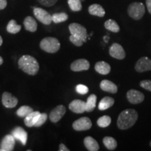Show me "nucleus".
<instances>
[{
	"mask_svg": "<svg viewBox=\"0 0 151 151\" xmlns=\"http://www.w3.org/2000/svg\"><path fill=\"white\" fill-rule=\"evenodd\" d=\"M59 150L60 151H69V150L67 148V146H66L65 144L61 143L59 146Z\"/></svg>",
	"mask_w": 151,
	"mask_h": 151,
	"instance_id": "obj_38",
	"label": "nucleus"
},
{
	"mask_svg": "<svg viewBox=\"0 0 151 151\" xmlns=\"http://www.w3.org/2000/svg\"><path fill=\"white\" fill-rule=\"evenodd\" d=\"M33 109L31 108L28 106H22L20 107L16 111L17 116L20 117V118H25L28 115L33 112Z\"/></svg>",
	"mask_w": 151,
	"mask_h": 151,
	"instance_id": "obj_28",
	"label": "nucleus"
},
{
	"mask_svg": "<svg viewBox=\"0 0 151 151\" xmlns=\"http://www.w3.org/2000/svg\"><path fill=\"white\" fill-rule=\"evenodd\" d=\"M84 145L89 151H97L99 150V143L91 137H87L85 138Z\"/></svg>",
	"mask_w": 151,
	"mask_h": 151,
	"instance_id": "obj_20",
	"label": "nucleus"
},
{
	"mask_svg": "<svg viewBox=\"0 0 151 151\" xmlns=\"http://www.w3.org/2000/svg\"><path fill=\"white\" fill-rule=\"evenodd\" d=\"M97 125L100 127H107L108 126L110 125L111 123V118L109 116H104L100 117L97 120Z\"/></svg>",
	"mask_w": 151,
	"mask_h": 151,
	"instance_id": "obj_30",
	"label": "nucleus"
},
{
	"mask_svg": "<svg viewBox=\"0 0 151 151\" xmlns=\"http://www.w3.org/2000/svg\"><path fill=\"white\" fill-rule=\"evenodd\" d=\"M69 8L73 11H80L82 10V4L81 0H68Z\"/></svg>",
	"mask_w": 151,
	"mask_h": 151,
	"instance_id": "obj_31",
	"label": "nucleus"
},
{
	"mask_svg": "<svg viewBox=\"0 0 151 151\" xmlns=\"http://www.w3.org/2000/svg\"><path fill=\"white\" fill-rule=\"evenodd\" d=\"M12 134L5 136L0 144V151H11L14 150L16 141Z\"/></svg>",
	"mask_w": 151,
	"mask_h": 151,
	"instance_id": "obj_9",
	"label": "nucleus"
},
{
	"mask_svg": "<svg viewBox=\"0 0 151 151\" xmlns=\"http://www.w3.org/2000/svg\"><path fill=\"white\" fill-rule=\"evenodd\" d=\"M100 88L105 92H110V93H116L118 92V87L112 81L109 80H103L100 83Z\"/></svg>",
	"mask_w": 151,
	"mask_h": 151,
	"instance_id": "obj_17",
	"label": "nucleus"
},
{
	"mask_svg": "<svg viewBox=\"0 0 151 151\" xmlns=\"http://www.w3.org/2000/svg\"><path fill=\"white\" fill-rule=\"evenodd\" d=\"M7 5L6 0H0V10L5 9Z\"/></svg>",
	"mask_w": 151,
	"mask_h": 151,
	"instance_id": "obj_37",
	"label": "nucleus"
},
{
	"mask_svg": "<svg viewBox=\"0 0 151 151\" xmlns=\"http://www.w3.org/2000/svg\"><path fill=\"white\" fill-rule=\"evenodd\" d=\"M68 19V15L65 13H58L52 16V20L54 23H60L66 21Z\"/></svg>",
	"mask_w": 151,
	"mask_h": 151,
	"instance_id": "obj_29",
	"label": "nucleus"
},
{
	"mask_svg": "<svg viewBox=\"0 0 151 151\" xmlns=\"http://www.w3.org/2000/svg\"><path fill=\"white\" fill-rule=\"evenodd\" d=\"M69 108L75 113H83L86 111V102L80 99H75L69 104Z\"/></svg>",
	"mask_w": 151,
	"mask_h": 151,
	"instance_id": "obj_15",
	"label": "nucleus"
},
{
	"mask_svg": "<svg viewBox=\"0 0 151 151\" xmlns=\"http://www.w3.org/2000/svg\"><path fill=\"white\" fill-rule=\"evenodd\" d=\"M18 66L24 73L31 76L37 74L39 69V65L37 60L31 55L22 56L18 60Z\"/></svg>",
	"mask_w": 151,
	"mask_h": 151,
	"instance_id": "obj_2",
	"label": "nucleus"
},
{
	"mask_svg": "<svg viewBox=\"0 0 151 151\" xmlns=\"http://www.w3.org/2000/svg\"><path fill=\"white\" fill-rule=\"evenodd\" d=\"M94 69L97 73L101 75H107L111 71V66L107 62L101 61L96 63L94 66Z\"/></svg>",
	"mask_w": 151,
	"mask_h": 151,
	"instance_id": "obj_18",
	"label": "nucleus"
},
{
	"mask_svg": "<svg viewBox=\"0 0 151 151\" xmlns=\"http://www.w3.org/2000/svg\"><path fill=\"white\" fill-rule=\"evenodd\" d=\"M92 122L88 117H83L73 122V128L76 131H86L92 127Z\"/></svg>",
	"mask_w": 151,
	"mask_h": 151,
	"instance_id": "obj_7",
	"label": "nucleus"
},
{
	"mask_svg": "<svg viewBox=\"0 0 151 151\" xmlns=\"http://www.w3.org/2000/svg\"><path fill=\"white\" fill-rule=\"evenodd\" d=\"M66 113V108L65 106L59 105L52 109L49 114V119L52 122H58Z\"/></svg>",
	"mask_w": 151,
	"mask_h": 151,
	"instance_id": "obj_11",
	"label": "nucleus"
},
{
	"mask_svg": "<svg viewBox=\"0 0 151 151\" xmlns=\"http://www.w3.org/2000/svg\"><path fill=\"white\" fill-rule=\"evenodd\" d=\"M40 48L48 53H55L60 50V43L54 37H46L40 42Z\"/></svg>",
	"mask_w": 151,
	"mask_h": 151,
	"instance_id": "obj_3",
	"label": "nucleus"
},
{
	"mask_svg": "<svg viewBox=\"0 0 151 151\" xmlns=\"http://www.w3.org/2000/svg\"><path fill=\"white\" fill-rule=\"evenodd\" d=\"M150 146H151V141H150Z\"/></svg>",
	"mask_w": 151,
	"mask_h": 151,
	"instance_id": "obj_42",
	"label": "nucleus"
},
{
	"mask_svg": "<svg viewBox=\"0 0 151 151\" xmlns=\"http://www.w3.org/2000/svg\"><path fill=\"white\" fill-rule=\"evenodd\" d=\"M127 100L131 104H137L144 100V94L136 90H130L127 92Z\"/></svg>",
	"mask_w": 151,
	"mask_h": 151,
	"instance_id": "obj_12",
	"label": "nucleus"
},
{
	"mask_svg": "<svg viewBox=\"0 0 151 151\" xmlns=\"http://www.w3.org/2000/svg\"><path fill=\"white\" fill-rule=\"evenodd\" d=\"M69 40L73 44H74L75 46H81L83 44V41L78 37H76L74 35H71L70 37H69Z\"/></svg>",
	"mask_w": 151,
	"mask_h": 151,
	"instance_id": "obj_33",
	"label": "nucleus"
},
{
	"mask_svg": "<svg viewBox=\"0 0 151 151\" xmlns=\"http://www.w3.org/2000/svg\"><path fill=\"white\" fill-rule=\"evenodd\" d=\"M41 4H42L45 6H52L55 4L58 0H38Z\"/></svg>",
	"mask_w": 151,
	"mask_h": 151,
	"instance_id": "obj_36",
	"label": "nucleus"
},
{
	"mask_svg": "<svg viewBox=\"0 0 151 151\" xmlns=\"http://www.w3.org/2000/svg\"><path fill=\"white\" fill-rule=\"evenodd\" d=\"M146 9L143 3L133 2L130 4L127 9L128 15L134 20H139L144 16Z\"/></svg>",
	"mask_w": 151,
	"mask_h": 151,
	"instance_id": "obj_4",
	"label": "nucleus"
},
{
	"mask_svg": "<svg viewBox=\"0 0 151 151\" xmlns=\"http://www.w3.org/2000/svg\"><path fill=\"white\" fill-rule=\"evenodd\" d=\"M34 15L39 21L48 25L52 22V16L44 9L41 8L34 9Z\"/></svg>",
	"mask_w": 151,
	"mask_h": 151,
	"instance_id": "obj_6",
	"label": "nucleus"
},
{
	"mask_svg": "<svg viewBox=\"0 0 151 151\" xmlns=\"http://www.w3.org/2000/svg\"><path fill=\"white\" fill-rule=\"evenodd\" d=\"M146 6L148 12L151 14V0H146Z\"/></svg>",
	"mask_w": 151,
	"mask_h": 151,
	"instance_id": "obj_39",
	"label": "nucleus"
},
{
	"mask_svg": "<svg viewBox=\"0 0 151 151\" xmlns=\"http://www.w3.org/2000/svg\"><path fill=\"white\" fill-rule=\"evenodd\" d=\"M3 59H2V58H1V56H0V65H2V63H3Z\"/></svg>",
	"mask_w": 151,
	"mask_h": 151,
	"instance_id": "obj_41",
	"label": "nucleus"
},
{
	"mask_svg": "<svg viewBox=\"0 0 151 151\" xmlns=\"http://www.w3.org/2000/svg\"><path fill=\"white\" fill-rule=\"evenodd\" d=\"M18 100L12 94L8 92H4L2 94V104L6 108H14L18 104Z\"/></svg>",
	"mask_w": 151,
	"mask_h": 151,
	"instance_id": "obj_13",
	"label": "nucleus"
},
{
	"mask_svg": "<svg viewBox=\"0 0 151 151\" xmlns=\"http://www.w3.org/2000/svg\"><path fill=\"white\" fill-rule=\"evenodd\" d=\"M104 27L106 29L112 32L117 33L120 31V27H119L118 24L112 19H109L105 22Z\"/></svg>",
	"mask_w": 151,
	"mask_h": 151,
	"instance_id": "obj_26",
	"label": "nucleus"
},
{
	"mask_svg": "<svg viewBox=\"0 0 151 151\" xmlns=\"http://www.w3.org/2000/svg\"><path fill=\"white\" fill-rule=\"evenodd\" d=\"M81 1H84V0H81Z\"/></svg>",
	"mask_w": 151,
	"mask_h": 151,
	"instance_id": "obj_43",
	"label": "nucleus"
},
{
	"mask_svg": "<svg viewBox=\"0 0 151 151\" xmlns=\"http://www.w3.org/2000/svg\"><path fill=\"white\" fill-rule=\"evenodd\" d=\"M47 119H48V115H47L46 113H41L39 118H38L37 122H36V124H35V127H41V125H43V124L46 122Z\"/></svg>",
	"mask_w": 151,
	"mask_h": 151,
	"instance_id": "obj_32",
	"label": "nucleus"
},
{
	"mask_svg": "<svg viewBox=\"0 0 151 151\" xmlns=\"http://www.w3.org/2000/svg\"><path fill=\"white\" fill-rule=\"evenodd\" d=\"M20 29H21V26L17 24L15 20H10L7 24L6 30L8 32L11 34L18 33L20 31Z\"/></svg>",
	"mask_w": 151,
	"mask_h": 151,
	"instance_id": "obj_27",
	"label": "nucleus"
},
{
	"mask_svg": "<svg viewBox=\"0 0 151 151\" xmlns=\"http://www.w3.org/2000/svg\"><path fill=\"white\" fill-rule=\"evenodd\" d=\"M70 68L71 70L76 72L88 70L90 68V62L86 59H78L72 62Z\"/></svg>",
	"mask_w": 151,
	"mask_h": 151,
	"instance_id": "obj_14",
	"label": "nucleus"
},
{
	"mask_svg": "<svg viewBox=\"0 0 151 151\" xmlns=\"http://www.w3.org/2000/svg\"><path fill=\"white\" fill-rule=\"evenodd\" d=\"M24 28L27 31L31 32H35L37 29V22L31 16H27L24 18L23 22Z\"/></svg>",
	"mask_w": 151,
	"mask_h": 151,
	"instance_id": "obj_22",
	"label": "nucleus"
},
{
	"mask_svg": "<svg viewBox=\"0 0 151 151\" xmlns=\"http://www.w3.org/2000/svg\"><path fill=\"white\" fill-rule=\"evenodd\" d=\"M41 113L39 111H33L30 114L28 115L24 118V122L27 127H31L35 126V124L37 122L38 118H39V116H40Z\"/></svg>",
	"mask_w": 151,
	"mask_h": 151,
	"instance_id": "obj_19",
	"label": "nucleus"
},
{
	"mask_svg": "<svg viewBox=\"0 0 151 151\" xmlns=\"http://www.w3.org/2000/svg\"><path fill=\"white\" fill-rule=\"evenodd\" d=\"M109 54L111 57L118 60H123L125 58V51L121 45L115 43L109 48Z\"/></svg>",
	"mask_w": 151,
	"mask_h": 151,
	"instance_id": "obj_8",
	"label": "nucleus"
},
{
	"mask_svg": "<svg viewBox=\"0 0 151 151\" xmlns=\"http://www.w3.org/2000/svg\"><path fill=\"white\" fill-rule=\"evenodd\" d=\"M88 12L90 15L98 17H104L105 16V11L101 5L97 4L90 5L88 8Z\"/></svg>",
	"mask_w": 151,
	"mask_h": 151,
	"instance_id": "obj_21",
	"label": "nucleus"
},
{
	"mask_svg": "<svg viewBox=\"0 0 151 151\" xmlns=\"http://www.w3.org/2000/svg\"><path fill=\"white\" fill-rule=\"evenodd\" d=\"M16 140L20 141L23 146H25L27 141V133L23 128L21 127H17L12 131V134Z\"/></svg>",
	"mask_w": 151,
	"mask_h": 151,
	"instance_id": "obj_16",
	"label": "nucleus"
},
{
	"mask_svg": "<svg viewBox=\"0 0 151 151\" xmlns=\"http://www.w3.org/2000/svg\"><path fill=\"white\" fill-rule=\"evenodd\" d=\"M140 86L148 91L151 92V80H143L140 83Z\"/></svg>",
	"mask_w": 151,
	"mask_h": 151,
	"instance_id": "obj_35",
	"label": "nucleus"
},
{
	"mask_svg": "<svg viewBox=\"0 0 151 151\" xmlns=\"http://www.w3.org/2000/svg\"><path fill=\"white\" fill-rule=\"evenodd\" d=\"M69 32L71 35H74L76 37L81 38L83 42H86L88 37V33H87V29L86 27L78 23H71L69 25Z\"/></svg>",
	"mask_w": 151,
	"mask_h": 151,
	"instance_id": "obj_5",
	"label": "nucleus"
},
{
	"mask_svg": "<svg viewBox=\"0 0 151 151\" xmlns=\"http://www.w3.org/2000/svg\"><path fill=\"white\" fill-rule=\"evenodd\" d=\"M138 119V113L134 109H125L119 115L117 125L120 129H127L136 123Z\"/></svg>",
	"mask_w": 151,
	"mask_h": 151,
	"instance_id": "obj_1",
	"label": "nucleus"
},
{
	"mask_svg": "<svg viewBox=\"0 0 151 151\" xmlns=\"http://www.w3.org/2000/svg\"><path fill=\"white\" fill-rule=\"evenodd\" d=\"M3 43V40H2V38H1V36H0V46H1V44H2Z\"/></svg>",
	"mask_w": 151,
	"mask_h": 151,
	"instance_id": "obj_40",
	"label": "nucleus"
},
{
	"mask_svg": "<svg viewBox=\"0 0 151 151\" xmlns=\"http://www.w3.org/2000/svg\"><path fill=\"white\" fill-rule=\"evenodd\" d=\"M135 70L137 72L142 73L151 70V60L146 57L141 58L137 62L135 65Z\"/></svg>",
	"mask_w": 151,
	"mask_h": 151,
	"instance_id": "obj_10",
	"label": "nucleus"
},
{
	"mask_svg": "<svg viewBox=\"0 0 151 151\" xmlns=\"http://www.w3.org/2000/svg\"><path fill=\"white\" fill-rule=\"evenodd\" d=\"M114 103L115 100L113 98L111 97H105L100 101L98 108L101 111L106 110V109L111 108L114 104Z\"/></svg>",
	"mask_w": 151,
	"mask_h": 151,
	"instance_id": "obj_23",
	"label": "nucleus"
},
{
	"mask_svg": "<svg viewBox=\"0 0 151 151\" xmlns=\"http://www.w3.org/2000/svg\"><path fill=\"white\" fill-rule=\"evenodd\" d=\"M103 143L106 148L109 150H113L117 148L118 143L114 138L111 137H106L103 139Z\"/></svg>",
	"mask_w": 151,
	"mask_h": 151,
	"instance_id": "obj_24",
	"label": "nucleus"
},
{
	"mask_svg": "<svg viewBox=\"0 0 151 151\" xmlns=\"http://www.w3.org/2000/svg\"><path fill=\"white\" fill-rule=\"evenodd\" d=\"M97 102V96L92 94L88 97L86 101V111L87 112H92L96 106Z\"/></svg>",
	"mask_w": 151,
	"mask_h": 151,
	"instance_id": "obj_25",
	"label": "nucleus"
},
{
	"mask_svg": "<svg viewBox=\"0 0 151 151\" xmlns=\"http://www.w3.org/2000/svg\"><path fill=\"white\" fill-rule=\"evenodd\" d=\"M76 90L80 94H86L89 91V89L86 86L82 84H79L76 87Z\"/></svg>",
	"mask_w": 151,
	"mask_h": 151,
	"instance_id": "obj_34",
	"label": "nucleus"
}]
</instances>
